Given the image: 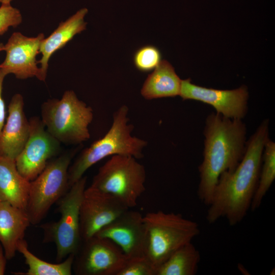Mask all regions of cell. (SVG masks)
<instances>
[{
  "label": "cell",
  "mask_w": 275,
  "mask_h": 275,
  "mask_svg": "<svg viewBox=\"0 0 275 275\" xmlns=\"http://www.w3.org/2000/svg\"><path fill=\"white\" fill-rule=\"evenodd\" d=\"M268 138L269 120L265 119L246 141L244 154L236 168L219 176L207 211L208 223L225 218L233 226L245 217L257 188L263 151Z\"/></svg>",
  "instance_id": "obj_1"
},
{
  "label": "cell",
  "mask_w": 275,
  "mask_h": 275,
  "mask_svg": "<svg viewBox=\"0 0 275 275\" xmlns=\"http://www.w3.org/2000/svg\"><path fill=\"white\" fill-rule=\"evenodd\" d=\"M204 135L203 159L198 167L197 195L208 206L221 175L233 171L244 154L246 128L242 120L212 113L206 118Z\"/></svg>",
  "instance_id": "obj_2"
},
{
  "label": "cell",
  "mask_w": 275,
  "mask_h": 275,
  "mask_svg": "<svg viewBox=\"0 0 275 275\" xmlns=\"http://www.w3.org/2000/svg\"><path fill=\"white\" fill-rule=\"evenodd\" d=\"M128 111V107L123 105L114 112L112 124L105 134L82 151L70 164L68 170L69 188L90 168L107 157L123 155L137 159L143 158L147 142L132 135L133 125L129 122Z\"/></svg>",
  "instance_id": "obj_3"
},
{
  "label": "cell",
  "mask_w": 275,
  "mask_h": 275,
  "mask_svg": "<svg viewBox=\"0 0 275 275\" xmlns=\"http://www.w3.org/2000/svg\"><path fill=\"white\" fill-rule=\"evenodd\" d=\"M144 256L154 269L200 233L198 224L181 214L158 210L143 216Z\"/></svg>",
  "instance_id": "obj_4"
},
{
  "label": "cell",
  "mask_w": 275,
  "mask_h": 275,
  "mask_svg": "<svg viewBox=\"0 0 275 275\" xmlns=\"http://www.w3.org/2000/svg\"><path fill=\"white\" fill-rule=\"evenodd\" d=\"M41 113L46 129L61 143L77 145L90 139L93 109L79 100L73 91H66L60 99L44 102Z\"/></svg>",
  "instance_id": "obj_5"
},
{
  "label": "cell",
  "mask_w": 275,
  "mask_h": 275,
  "mask_svg": "<svg viewBox=\"0 0 275 275\" xmlns=\"http://www.w3.org/2000/svg\"><path fill=\"white\" fill-rule=\"evenodd\" d=\"M145 168L133 156H112L93 179L91 188L111 195L129 209L145 190Z\"/></svg>",
  "instance_id": "obj_6"
},
{
  "label": "cell",
  "mask_w": 275,
  "mask_h": 275,
  "mask_svg": "<svg viewBox=\"0 0 275 275\" xmlns=\"http://www.w3.org/2000/svg\"><path fill=\"white\" fill-rule=\"evenodd\" d=\"M87 177L83 176L72 184L58 203L60 217L57 222L42 224L43 242H53L57 248L56 260L62 261L75 254L82 242L80 232V207L86 189Z\"/></svg>",
  "instance_id": "obj_7"
},
{
  "label": "cell",
  "mask_w": 275,
  "mask_h": 275,
  "mask_svg": "<svg viewBox=\"0 0 275 275\" xmlns=\"http://www.w3.org/2000/svg\"><path fill=\"white\" fill-rule=\"evenodd\" d=\"M77 149L66 151L50 160L42 172L30 181L26 211L31 224L41 222L51 207L69 188L68 170Z\"/></svg>",
  "instance_id": "obj_8"
},
{
  "label": "cell",
  "mask_w": 275,
  "mask_h": 275,
  "mask_svg": "<svg viewBox=\"0 0 275 275\" xmlns=\"http://www.w3.org/2000/svg\"><path fill=\"white\" fill-rule=\"evenodd\" d=\"M73 264L78 275H116L126 258L111 240L94 236L82 241Z\"/></svg>",
  "instance_id": "obj_9"
},
{
  "label": "cell",
  "mask_w": 275,
  "mask_h": 275,
  "mask_svg": "<svg viewBox=\"0 0 275 275\" xmlns=\"http://www.w3.org/2000/svg\"><path fill=\"white\" fill-rule=\"evenodd\" d=\"M29 121L30 135L15 163L19 172L31 181L60 153L61 143L47 131L40 118L33 117Z\"/></svg>",
  "instance_id": "obj_10"
},
{
  "label": "cell",
  "mask_w": 275,
  "mask_h": 275,
  "mask_svg": "<svg viewBox=\"0 0 275 275\" xmlns=\"http://www.w3.org/2000/svg\"><path fill=\"white\" fill-rule=\"evenodd\" d=\"M179 96L183 100H195L209 104L216 113L232 119L242 120L248 110L249 92L244 85L233 90H218L195 85L188 78L181 80Z\"/></svg>",
  "instance_id": "obj_11"
},
{
  "label": "cell",
  "mask_w": 275,
  "mask_h": 275,
  "mask_svg": "<svg viewBox=\"0 0 275 275\" xmlns=\"http://www.w3.org/2000/svg\"><path fill=\"white\" fill-rule=\"evenodd\" d=\"M44 38L43 33L28 37L20 32L13 33L4 45L6 56L0 69L7 75L13 74L19 79L36 77L45 81L36 60Z\"/></svg>",
  "instance_id": "obj_12"
},
{
  "label": "cell",
  "mask_w": 275,
  "mask_h": 275,
  "mask_svg": "<svg viewBox=\"0 0 275 275\" xmlns=\"http://www.w3.org/2000/svg\"><path fill=\"white\" fill-rule=\"evenodd\" d=\"M128 209L111 195L86 188L80 207L82 241L94 236Z\"/></svg>",
  "instance_id": "obj_13"
},
{
  "label": "cell",
  "mask_w": 275,
  "mask_h": 275,
  "mask_svg": "<svg viewBox=\"0 0 275 275\" xmlns=\"http://www.w3.org/2000/svg\"><path fill=\"white\" fill-rule=\"evenodd\" d=\"M145 234L143 216L128 209L95 236L111 240L129 259L144 256Z\"/></svg>",
  "instance_id": "obj_14"
},
{
  "label": "cell",
  "mask_w": 275,
  "mask_h": 275,
  "mask_svg": "<svg viewBox=\"0 0 275 275\" xmlns=\"http://www.w3.org/2000/svg\"><path fill=\"white\" fill-rule=\"evenodd\" d=\"M30 132L23 98L20 94H15L9 104L6 122L0 133V156L15 160L25 145Z\"/></svg>",
  "instance_id": "obj_15"
},
{
  "label": "cell",
  "mask_w": 275,
  "mask_h": 275,
  "mask_svg": "<svg viewBox=\"0 0 275 275\" xmlns=\"http://www.w3.org/2000/svg\"><path fill=\"white\" fill-rule=\"evenodd\" d=\"M31 224L25 210L0 201V242L8 260L15 256L18 243Z\"/></svg>",
  "instance_id": "obj_16"
},
{
  "label": "cell",
  "mask_w": 275,
  "mask_h": 275,
  "mask_svg": "<svg viewBox=\"0 0 275 275\" xmlns=\"http://www.w3.org/2000/svg\"><path fill=\"white\" fill-rule=\"evenodd\" d=\"M88 10L82 8L68 18L61 22L58 28L41 42L40 53L42 57L38 61L43 76L46 79L48 62L52 54L64 47L77 34L86 29L87 23L84 18Z\"/></svg>",
  "instance_id": "obj_17"
},
{
  "label": "cell",
  "mask_w": 275,
  "mask_h": 275,
  "mask_svg": "<svg viewBox=\"0 0 275 275\" xmlns=\"http://www.w3.org/2000/svg\"><path fill=\"white\" fill-rule=\"evenodd\" d=\"M30 181L18 171L15 160L0 156V201L26 211Z\"/></svg>",
  "instance_id": "obj_18"
},
{
  "label": "cell",
  "mask_w": 275,
  "mask_h": 275,
  "mask_svg": "<svg viewBox=\"0 0 275 275\" xmlns=\"http://www.w3.org/2000/svg\"><path fill=\"white\" fill-rule=\"evenodd\" d=\"M181 80L172 65L165 60H161L146 79L141 95L147 100L179 96Z\"/></svg>",
  "instance_id": "obj_19"
},
{
  "label": "cell",
  "mask_w": 275,
  "mask_h": 275,
  "mask_svg": "<svg viewBox=\"0 0 275 275\" xmlns=\"http://www.w3.org/2000/svg\"><path fill=\"white\" fill-rule=\"evenodd\" d=\"M201 260L191 242L180 248L155 270L154 275H195Z\"/></svg>",
  "instance_id": "obj_20"
},
{
  "label": "cell",
  "mask_w": 275,
  "mask_h": 275,
  "mask_svg": "<svg viewBox=\"0 0 275 275\" xmlns=\"http://www.w3.org/2000/svg\"><path fill=\"white\" fill-rule=\"evenodd\" d=\"M17 251L23 256L28 269L25 272H14L17 275H71L75 254H70L64 261L53 264L48 262L33 254L29 249L26 241H19Z\"/></svg>",
  "instance_id": "obj_21"
},
{
  "label": "cell",
  "mask_w": 275,
  "mask_h": 275,
  "mask_svg": "<svg viewBox=\"0 0 275 275\" xmlns=\"http://www.w3.org/2000/svg\"><path fill=\"white\" fill-rule=\"evenodd\" d=\"M275 179V143L268 138L262 154L259 181L254 195L251 210L254 211L261 205L263 199Z\"/></svg>",
  "instance_id": "obj_22"
},
{
  "label": "cell",
  "mask_w": 275,
  "mask_h": 275,
  "mask_svg": "<svg viewBox=\"0 0 275 275\" xmlns=\"http://www.w3.org/2000/svg\"><path fill=\"white\" fill-rule=\"evenodd\" d=\"M161 61L160 50L153 45H145L138 49L134 54L133 62L138 70L143 72L153 70Z\"/></svg>",
  "instance_id": "obj_23"
},
{
  "label": "cell",
  "mask_w": 275,
  "mask_h": 275,
  "mask_svg": "<svg viewBox=\"0 0 275 275\" xmlns=\"http://www.w3.org/2000/svg\"><path fill=\"white\" fill-rule=\"evenodd\" d=\"M116 275H154V269L144 256L126 259Z\"/></svg>",
  "instance_id": "obj_24"
},
{
  "label": "cell",
  "mask_w": 275,
  "mask_h": 275,
  "mask_svg": "<svg viewBox=\"0 0 275 275\" xmlns=\"http://www.w3.org/2000/svg\"><path fill=\"white\" fill-rule=\"evenodd\" d=\"M22 21L20 11L11 4L0 6V36L6 33L11 27L18 26Z\"/></svg>",
  "instance_id": "obj_25"
},
{
  "label": "cell",
  "mask_w": 275,
  "mask_h": 275,
  "mask_svg": "<svg viewBox=\"0 0 275 275\" xmlns=\"http://www.w3.org/2000/svg\"><path fill=\"white\" fill-rule=\"evenodd\" d=\"M7 75L0 69V133L4 125L6 120V107L2 96L3 86L5 77Z\"/></svg>",
  "instance_id": "obj_26"
},
{
  "label": "cell",
  "mask_w": 275,
  "mask_h": 275,
  "mask_svg": "<svg viewBox=\"0 0 275 275\" xmlns=\"http://www.w3.org/2000/svg\"><path fill=\"white\" fill-rule=\"evenodd\" d=\"M7 259L4 248L0 242V275H3L5 272Z\"/></svg>",
  "instance_id": "obj_27"
},
{
  "label": "cell",
  "mask_w": 275,
  "mask_h": 275,
  "mask_svg": "<svg viewBox=\"0 0 275 275\" xmlns=\"http://www.w3.org/2000/svg\"><path fill=\"white\" fill-rule=\"evenodd\" d=\"M13 0H0L1 5H9Z\"/></svg>",
  "instance_id": "obj_28"
},
{
  "label": "cell",
  "mask_w": 275,
  "mask_h": 275,
  "mask_svg": "<svg viewBox=\"0 0 275 275\" xmlns=\"http://www.w3.org/2000/svg\"><path fill=\"white\" fill-rule=\"evenodd\" d=\"M4 44L0 42V52L4 51Z\"/></svg>",
  "instance_id": "obj_29"
}]
</instances>
